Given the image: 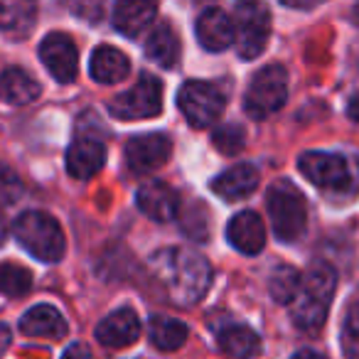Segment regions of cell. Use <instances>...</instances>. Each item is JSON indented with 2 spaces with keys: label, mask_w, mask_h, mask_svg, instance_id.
I'll return each mask as SVG.
<instances>
[{
  "label": "cell",
  "mask_w": 359,
  "mask_h": 359,
  "mask_svg": "<svg viewBox=\"0 0 359 359\" xmlns=\"http://www.w3.org/2000/svg\"><path fill=\"white\" fill-rule=\"evenodd\" d=\"M150 276L180 308L200 303L212 285V269L200 254L170 246L150 259Z\"/></svg>",
  "instance_id": "cell-1"
},
{
  "label": "cell",
  "mask_w": 359,
  "mask_h": 359,
  "mask_svg": "<svg viewBox=\"0 0 359 359\" xmlns=\"http://www.w3.org/2000/svg\"><path fill=\"white\" fill-rule=\"evenodd\" d=\"M334 288H337V273L330 264L318 261L303 276V285L295 300L290 303L293 308V323L303 332H315L325 325L330 303H332Z\"/></svg>",
  "instance_id": "cell-2"
},
{
  "label": "cell",
  "mask_w": 359,
  "mask_h": 359,
  "mask_svg": "<svg viewBox=\"0 0 359 359\" xmlns=\"http://www.w3.org/2000/svg\"><path fill=\"white\" fill-rule=\"evenodd\" d=\"M266 207H269L271 224L280 241L290 244L303 236L305 224H308V205H305L303 192L290 180H278L269 187Z\"/></svg>",
  "instance_id": "cell-3"
},
{
  "label": "cell",
  "mask_w": 359,
  "mask_h": 359,
  "mask_svg": "<svg viewBox=\"0 0 359 359\" xmlns=\"http://www.w3.org/2000/svg\"><path fill=\"white\" fill-rule=\"evenodd\" d=\"M13 231L22 249L35 256L37 261L55 264L65 256V231L57 224L55 217H50L47 212H25L18 217Z\"/></svg>",
  "instance_id": "cell-4"
},
{
  "label": "cell",
  "mask_w": 359,
  "mask_h": 359,
  "mask_svg": "<svg viewBox=\"0 0 359 359\" xmlns=\"http://www.w3.org/2000/svg\"><path fill=\"white\" fill-rule=\"evenodd\" d=\"M285 96H288V74L283 67L269 65L251 79L244 109L251 118H269L271 114L283 109Z\"/></svg>",
  "instance_id": "cell-5"
},
{
  "label": "cell",
  "mask_w": 359,
  "mask_h": 359,
  "mask_svg": "<svg viewBox=\"0 0 359 359\" xmlns=\"http://www.w3.org/2000/svg\"><path fill=\"white\" fill-rule=\"evenodd\" d=\"M298 168L313 185L330 192H352L357 190L349 163L334 153H303Z\"/></svg>",
  "instance_id": "cell-6"
},
{
  "label": "cell",
  "mask_w": 359,
  "mask_h": 359,
  "mask_svg": "<svg viewBox=\"0 0 359 359\" xmlns=\"http://www.w3.org/2000/svg\"><path fill=\"white\" fill-rule=\"evenodd\" d=\"M234 32L241 60H254L266 50L271 37V13L264 3H236Z\"/></svg>",
  "instance_id": "cell-7"
},
{
  "label": "cell",
  "mask_w": 359,
  "mask_h": 359,
  "mask_svg": "<svg viewBox=\"0 0 359 359\" xmlns=\"http://www.w3.org/2000/svg\"><path fill=\"white\" fill-rule=\"evenodd\" d=\"M177 106L185 114L187 123L195 128H210L224 111V96L215 84L207 81H187L177 94Z\"/></svg>",
  "instance_id": "cell-8"
},
{
  "label": "cell",
  "mask_w": 359,
  "mask_h": 359,
  "mask_svg": "<svg viewBox=\"0 0 359 359\" xmlns=\"http://www.w3.org/2000/svg\"><path fill=\"white\" fill-rule=\"evenodd\" d=\"M163 111V84L153 74H143L128 91L111 101V114L123 121L153 118Z\"/></svg>",
  "instance_id": "cell-9"
},
{
  "label": "cell",
  "mask_w": 359,
  "mask_h": 359,
  "mask_svg": "<svg viewBox=\"0 0 359 359\" xmlns=\"http://www.w3.org/2000/svg\"><path fill=\"white\" fill-rule=\"evenodd\" d=\"M172 143L165 133L135 135L126 143V163L135 175H148L168 163Z\"/></svg>",
  "instance_id": "cell-10"
},
{
  "label": "cell",
  "mask_w": 359,
  "mask_h": 359,
  "mask_svg": "<svg viewBox=\"0 0 359 359\" xmlns=\"http://www.w3.org/2000/svg\"><path fill=\"white\" fill-rule=\"evenodd\" d=\"M40 57L45 62L47 72L62 84H69L79 72V52L72 37L62 32H50L40 45Z\"/></svg>",
  "instance_id": "cell-11"
},
{
  "label": "cell",
  "mask_w": 359,
  "mask_h": 359,
  "mask_svg": "<svg viewBox=\"0 0 359 359\" xmlns=\"http://www.w3.org/2000/svg\"><path fill=\"white\" fill-rule=\"evenodd\" d=\"M197 40L205 50L210 52H224L236 40L234 20L219 8H207L197 18Z\"/></svg>",
  "instance_id": "cell-12"
},
{
  "label": "cell",
  "mask_w": 359,
  "mask_h": 359,
  "mask_svg": "<svg viewBox=\"0 0 359 359\" xmlns=\"http://www.w3.org/2000/svg\"><path fill=\"white\" fill-rule=\"evenodd\" d=\"M140 212L155 222H172L180 215V195L165 182H145L135 195Z\"/></svg>",
  "instance_id": "cell-13"
},
{
  "label": "cell",
  "mask_w": 359,
  "mask_h": 359,
  "mask_svg": "<svg viewBox=\"0 0 359 359\" xmlns=\"http://www.w3.org/2000/svg\"><path fill=\"white\" fill-rule=\"evenodd\" d=\"M138 337H140V320L130 308L116 310V313L106 315L99 323V327H96V339L104 347H114V349L128 347Z\"/></svg>",
  "instance_id": "cell-14"
},
{
  "label": "cell",
  "mask_w": 359,
  "mask_h": 359,
  "mask_svg": "<svg viewBox=\"0 0 359 359\" xmlns=\"http://www.w3.org/2000/svg\"><path fill=\"white\" fill-rule=\"evenodd\" d=\"M106 163V148L101 140L81 135L67 150V170L72 177L76 180H89L104 168Z\"/></svg>",
  "instance_id": "cell-15"
},
{
  "label": "cell",
  "mask_w": 359,
  "mask_h": 359,
  "mask_svg": "<svg viewBox=\"0 0 359 359\" xmlns=\"http://www.w3.org/2000/svg\"><path fill=\"white\" fill-rule=\"evenodd\" d=\"M226 239L234 246L236 251L246 256H254L264 249L266 244V229L264 222L256 212H239V215L231 217L229 226H226Z\"/></svg>",
  "instance_id": "cell-16"
},
{
  "label": "cell",
  "mask_w": 359,
  "mask_h": 359,
  "mask_svg": "<svg viewBox=\"0 0 359 359\" xmlns=\"http://www.w3.org/2000/svg\"><path fill=\"white\" fill-rule=\"evenodd\" d=\"M256 187H259V170L249 163L231 165L229 170L212 180V190L229 202L246 200L251 192H256Z\"/></svg>",
  "instance_id": "cell-17"
},
{
  "label": "cell",
  "mask_w": 359,
  "mask_h": 359,
  "mask_svg": "<svg viewBox=\"0 0 359 359\" xmlns=\"http://www.w3.org/2000/svg\"><path fill=\"white\" fill-rule=\"evenodd\" d=\"M20 330L27 337H50L60 339L67 334V320L55 305H35L20 320Z\"/></svg>",
  "instance_id": "cell-18"
},
{
  "label": "cell",
  "mask_w": 359,
  "mask_h": 359,
  "mask_svg": "<svg viewBox=\"0 0 359 359\" xmlns=\"http://www.w3.org/2000/svg\"><path fill=\"white\" fill-rule=\"evenodd\" d=\"M89 72L101 84H118V81H123L126 76H128L130 62L121 50H116V47H111V45H101V47H96L94 55H91Z\"/></svg>",
  "instance_id": "cell-19"
},
{
  "label": "cell",
  "mask_w": 359,
  "mask_h": 359,
  "mask_svg": "<svg viewBox=\"0 0 359 359\" xmlns=\"http://www.w3.org/2000/svg\"><path fill=\"white\" fill-rule=\"evenodd\" d=\"M40 96V84L32 79L27 72L18 69H6L0 74V99L11 106H25Z\"/></svg>",
  "instance_id": "cell-20"
},
{
  "label": "cell",
  "mask_w": 359,
  "mask_h": 359,
  "mask_svg": "<svg viewBox=\"0 0 359 359\" xmlns=\"http://www.w3.org/2000/svg\"><path fill=\"white\" fill-rule=\"evenodd\" d=\"M145 57L155 65L165 67V69H172L180 60V40L175 35V30L168 22H160L150 37L145 40Z\"/></svg>",
  "instance_id": "cell-21"
},
{
  "label": "cell",
  "mask_w": 359,
  "mask_h": 359,
  "mask_svg": "<svg viewBox=\"0 0 359 359\" xmlns=\"http://www.w3.org/2000/svg\"><path fill=\"white\" fill-rule=\"evenodd\" d=\"M158 8L153 3H118L114 8V25L126 37H138L155 20Z\"/></svg>",
  "instance_id": "cell-22"
},
{
  "label": "cell",
  "mask_w": 359,
  "mask_h": 359,
  "mask_svg": "<svg viewBox=\"0 0 359 359\" xmlns=\"http://www.w3.org/2000/svg\"><path fill=\"white\" fill-rule=\"evenodd\" d=\"M217 342H219L222 352L234 359H251L261 349L259 334L251 327H246V325H229V327H224L219 332V337H217Z\"/></svg>",
  "instance_id": "cell-23"
},
{
  "label": "cell",
  "mask_w": 359,
  "mask_h": 359,
  "mask_svg": "<svg viewBox=\"0 0 359 359\" xmlns=\"http://www.w3.org/2000/svg\"><path fill=\"white\" fill-rule=\"evenodd\" d=\"M35 18L37 8L32 3H0V30L15 40L30 35Z\"/></svg>",
  "instance_id": "cell-24"
},
{
  "label": "cell",
  "mask_w": 359,
  "mask_h": 359,
  "mask_svg": "<svg viewBox=\"0 0 359 359\" xmlns=\"http://www.w3.org/2000/svg\"><path fill=\"white\" fill-rule=\"evenodd\" d=\"M185 339H187L185 323L168 318V315H155L150 320V342L158 349H163V352H175V349H180L185 344Z\"/></svg>",
  "instance_id": "cell-25"
},
{
  "label": "cell",
  "mask_w": 359,
  "mask_h": 359,
  "mask_svg": "<svg viewBox=\"0 0 359 359\" xmlns=\"http://www.w3.org/2000/svg\"><path fill=\"white\" fill-rule=\"evenodd\" d=\"M300 285H303V276H300L298 269H293V266H278L269 278L271 298L280 305L293 303L295 295L300 293Z\"/></svg>",
  "instance_id": "cell-26"
},
{
  "label": "cell",
  "mask_w": 359,
  "mask_h": 359,
  "mask_svg": "<svg viewBox=\"0 0 359 359\" xmlns=\"http://www.w3.org/2000/svg\"><path fill=\"white\" fill-rule=\"evenodd\" d=\"M32 288V273L18 264H0V293L18 298Z\"/></svg>",
  "instance_id": "cell-27"
},
{
  "label": "cell",
  "mask_w": 359,
  "mask_h": 359,
  "mask_svg": "<svg viewBox=\"0 0 359 359\" xmlns=\"http://www.w3.org/2000/svg\"><path fill=\"white\" fill-rule=\"evenodd\" d=\"M342 352L347 359H359V305L352 308L342 325Z\"/></svg>",
  "instance_id": "cell-28"
},
{
  "label": "cell",
  "mask_w": 359,
  "mask_h": 359,
  "mask_svg": "<svg viewBox=\"0 0 359 359\" xmlns=\"http://www.w3.org/2000/svg\"><path fill=\"white\" fill-rule=\"evenodd\" d=\"M212 138H215V148L224 155H236L239 150H244V130L239 126H222Z\"/></svg>",
  "instance_id": "cell-29"
},
{
  "label": "cell",
  "mask_w": 359,
  "mask_h": 359,
  "mask_svg": "<svg viewBox=\"0 0 359 359\" xmlns=\"http://www.w3.org/2000/svg\"><path fill=\"white\" fill-rule=\"evenodd\" d=\"M62 359H94V357H91V352L84 347V344H72Z\"/></svg>",
  "instance_id": "cell-30"
},
{
  "label": "cell",
  "mask_w": 359,
  "mask_h": 359,
  "mask_svg": "<svg viewBox=\"0 0 359 359\" xmlns=\"http://www.w3.org/2000/svg\"><path fill=\"white\" fill-rule=\"evenodd\" d=\"M8 347H11V330H8V325L0 323V357L8 352Z\"/></svg>",
  "instance_id": "cell-31"
},
{
  "label": "cell",
  "mask_w": 359,
  "mask_h": 359,
  "mask_svg": "<svg viewBox=\"0 0 359 359\" xmlns=\"http://www.w3.org/2000/svg\"><path fill=\"white\" fill-rule=\"evenodd\" d=\"M347 114H349V118H352V121H357V123H359V91L352 96V99H349Z\"/></svg>",
  "instance_id": "cell-32"
},
{
  "label": "cell",
  "mask_w": 359,
  "mask_h": 359,
  "mask_svg": "<svg viewBox=\"0 0 359 359\" xmlns=\"http://www.w3.org/2000/svg\"><path fill=\"white\" fill-rule=\"evenodd\" d=\"M293 359H327V357H323L320 352H313V349H300Z\"/></svg>",
  "instance_id": "cell-33"
},
{
  "label": "cell",
  "mask_w": 359,
  "mask_h": 359,
  "mask_svg": "<svg viewBox=\"0 0 359 359\" xmlns=\"http://www.w3.org/2000/svg\"><path fill=\"white\" fill-rule=\"evenodd\" d=\"M8 239V226H6V219H3V215H0V246L6 244Z\"/></svg>",
  "instance_id": "cell-34"
},
{
  "label": "cell",
  "mask_w": 359,
  "mask_h": 359,
  "mask_svg": "<svg viewBox=\"0 0 359 359\" xmlns=\"http://www.w3.org/2000/svg\"><path fill=\"white\" fill-rule=\"evenodd\" d=\"M354 22H357V25H359V6L354 8Z\"/></svg>",
  "instance_id": "cell-35"
}]
</instances>
